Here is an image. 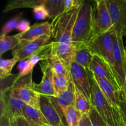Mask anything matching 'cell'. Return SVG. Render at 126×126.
<instances>
[{
    "instance_id": "6da1fadb",
    "label": "cell",
    "mask_w": 126,
    "mask_h": 126,
    "mask_svg": "<svg viewBox=\"0 0 126 126\" xmlns=\"http://www.w3.org/2000/svg\"><path fill=\"white\" fill-rule=\"evenodd\" d=\"M93 6L84 1L79 9L71 36V44L75 49L87 46L92 37Z\"/></svg>"
},
{
    "instance_id": "7a4b0ae2",
    "label": "cell",
    "mask_w": 126,
    "mask_h": 126,
    "mask_svg": "<svg viewBox=\"0 0 126 126\" xmlns=\"http://www.w3.org/2000/svg\"><path fill=\"white\" fill-rule=\"evenodd\" d=\"M79 9L70 10L52 20V41H51L58 45L72 46L71 36L73 29Z\"/></svg>"
},
{
    "instance_id": "3957f363",
    "label": "cell",
    "mask_w": 126,
    "mask_h": 126,
    "mask_svg": "<svg viewBox=\"0 0 126 126\" xmlns=\"http://www.w3.org/2000/svg\"><path fill=\"white\" fill-rule=\"evenodd\" d=\"M32 73L23 77L15 76L11 86L7 87L10 94L23 101L27 105L40 110L41 95L33 89Z\"/></svg>"
},
{
    "instance_id": "277c9868",
    "label": "cell",
    "mask_w": 126,
    "mask_h": 126,
    "mask_svg": "<svg viewBox=\"0 0 126 126\" xmlns=\"http://www.w3.org/2000/svg\"><path fill=\"white\" fill-rule=\"evenodd\" d=\"M91 82V98L92 105L104 119L109 126H119L121 115L106 98L94 80L92 73L90 74Z\"/></svg>"
},
{
    "instance_id": "5b68a950",
    "label": "cell",
    "mask_w": 126,
    "mask_h": 126,
    "mask_svg": "<svg viewBox=\"0 0 126 126\" xmlns=\"http://www.w3.org/2000/svg\"><path fill=\"white\" fill-rule=\"evenodd\" d=\"M113 32L114 29L112 28L109 32L91 39L87 45L93 55L103 59L110 66L112 70L114 65Z\"/></svg>"
},
{
    "instance_id": "8992f818",
    "label": "cell",
    "mask_w": 126,
    "mask_h": 126,
    "mask_svg": "<svg viewBox=\"0 0 126 126\" xmlns=\"http://www.w3.org/2000/svg\"><path fill=\"white\" fill-rule=\"evenodd\" d=\"M94 2L91 39L109 32L113 28L107 0H95Z\"/></svg>"
},
{
    "instance_id": "52a82bcc",
    "label": "cell",
    "mask_w": 126,
    "mask_h": 126,
    "mask_svg": "<svg viewBox=\"0 0 126 126\" xmlns=\"http://www.w3.org/2000/svg\"><path fill=\"white\" fill-rule=\"evenodd\" d=\"M113 57L114 65L113 71L121 91L126 79V55L123 43V37L113 32Z\"/></svg>"
},
{
    "instance_id": "ba28073f",
    "label": "cell",
    "mask_w": 126,
    "mask_h": 126,
    "mask_svg": "<svg viewBox=\"0 0 126 126\" xmlns=\"http://www.w3.org/2000/svg\"><path fill=\"white\" fill-rule=\"evenodd\" d=\"M51 36L44 35L33 41H20L12 50L13 58L20 62L29 59L43 47L51 42Z\"/></svg>"
},
{
    "instance_id": "9c48e42d",
    "label": "cell",
    "mask_w": 126,
    "mask_h": 126,
    "mask_svg": "<svg viewBox=\"0 0 126 126\" xmlns=\"http://www.w3.org/2000/svg\"><path fill=\"white\" fill-rule=\"evenodd\" d=\"M1 116H6L10 120L23 117V108L27 105L25 102L10 94L8 89L1 90Z\"/></svg>"
},
{
    "instance_id": "30bf717a",
    "label": "cell",
    "mask_w": 126,
    "mask_h": 126,
    "mask_svg": "<svg viewBox=\"0 0 126 126\" xmlns=\"http://www.w3.org/2000/svg\"><path fill=\"white\" fill-rule=\"evenodd\" d=\"M113 28L119 36H126V0H107Z\"/></svg>"
},
{
    "instance_id": "8fae6325",
    "label": "cell",
    "mask_w": 126,
    "mask_h": 126,
    "mask_svg": "<svg viewBox=\"0 0 126 126\" xmlns=\"http://www.w3.org/2000/svg\"><path fill=\"white\" fill-rule=\"evenodd\" d=\"M71 80L78 91L84 95L87 98H91V82L90 72L73 62L70 68Z\"/></svg>"
},
{
    "instance_id": "7c38bea8",
    "label": "cell",
    "mask_w": 126,
    "mask_h": 126,
    "mask_svg": "<svg viewBox=\"0 0 126 126\" xmlns=\"http://www.w3.org/2000/svg\"><path fill=\"white\" fill-rule=\"evenodd\" d=\"M43 76L39 84L33 83V89L41 95L47 97H57L55 91L53 81L54 71L46 61H42L40 63Z\"/></svg>"
},
{
    "instance_id": "4fadbf2b",
    "label": "cell",
    "mask_w": 126,
    "mask_h": 126,
    "mask_svg": "<svg viewBox=\"0 0 126 126\" xmlns=\"http://www.w3.org/2000/svg\"><path fill=\"white\" fill-rule=\"evenodd\" d=\"M89 71L93 75L108 81L116 88L121 91V89L117 81L111 68L99 57L94 55Z\"/></svg>"
},
{
    "instance_id": "5bb4252c",
    "label": "cell",
    "mask_w": 126,
    "mask_h": 126,
    "mask_svg": "<svg viewBox=\"0 0 126 126\" xmlns=\"http://www.w3.org/2000/svg\"><path fill=\"white\" fill-rule=\"evenodd\" d=\"M75 92H76V87L71 80L70 86L66 92L58 97H48L66 126L67 125L65 122V116H64V111L67 107L75 105Z\"/></svg>"
},
{
    "instance_id": "9a60e30c",
    "label": "cell",
    "mask_w": 126,
    "mask_h": 126,
    "mask_svg": "<svg viewBox=\"0 0 126 126\" xmlns=\"http://www.w3.org/2000/svg\"><path fill=\"white\" fill-rule=\"evenodd\" d=\"M93 77L106 98L117 110L119 111V103L123 97L122 91L116 88L107 80L100 78L95 75H93Z\"/></svg>"
},
{
    "instance_id": "2e32d148",
    "label": "cell",
    "mask_w": 126,
    "mask_h": 126,
    "mask_svg": "<svg viewBox=\"0 0 126 126\" xmlns=\"http://www.w3.org/2000/svg\"><path fill=\"white\" fill-rule=\"evenodd\" d=\"M44 35L52 37V25L48 21L36 23L31 26L27 32L19 33L16 36L20 41H33Z\"/></svg>"
},
{
    "instance_id": "e0dca14e",
    "label": "cell",
    "mask_w": 126,
    "mask_h": 126,
    "mask_svg": "<svg viewBox=\"0 0 126 126\" xmlns=\"http://www.w3.org/2000/svg\"><path fill=\"white\" fill-rule=\"evenodd\" d=\"M40 109L50 126H66L47 96L41 95Z\"/></svg>"
},
{
    "instance_id": "ac0fdd59",
    "label": "cell",
    "mask_w": 126,
    "mask_h": 126,
    "mask_svg": "<svg viewBox=\"0 0 126 126\" xmlns=\"http://www.w3.org/2000/svg\"><path fill=\"white\" fill-rule=\"evenodd\" d=\"M23 115L30 126H50L40 110L29 105L23 108Z\"/></svg>"
},
{
    "instance_id": "d6986e66",
    "label": "cell",
    "mask_w": 126,
    "mask_h": 126,
    "mask_svg": "<svg viewBox=\"0 0 126 126\" xmlns=\"http://www.w3.org/2000/svg\"><path fill=\"white\" fill-rule=\"evenodd\" d=\"M93 57V54L88 46H84L76 49L73 62L89 70Z\"/></svg>"
},
{
    "instance_id": "ffe728a7",
    "label": "cell",
    "mask_w": 126,
    "mask_h": 126,
    "mask_svg": "<svg viewBox=\"0 0 126 126\" xmlns=\"http://www.w3.org/2000/svg\"><path fill=\"white\" fill-rule=\"evenodd\" d=\"M43 4L47 10L49 17L52 20L68 12L65 9L63 0H44Z\"/></svg>"
},
{
    "instance_id": "44dd1931",
    "label": "cell",
    "mask_w": 126,
    "mask_h": 126,
    "mask_svg": "<svg viewBox=\"0 0 126 126\" xmlns=\"http://www.w3.org/2000/svg\"><path fill=\"white\" fill-rule=\"evenodd\" d=\"M50 66L54 73L60 76L65 77L68 79L71 80L70 70L66 67L62 60L55 55H52L49 59L46 60Z\"/></svg>"
},
{
    "instance_id": "7402d4cb",
    "label": "cell",
    "mask_w": 126,
    "mask_h": 126,
    "mask_svg": "<svg viewBox=\"0 0 126 126\" xmlns=\"http://www.w3.org/2000/svg\"><path fill=\"white\" fill-rule=\"evenodd\" d=\"M44 0H14L7 4L3 12H9L13 9L18 8L34 9L37 6L43 4Z\"/></svg>"
},
{
    "instance_id": "603a6c76",
    "label": "cell",
    "mask_w": 126,
    "mask_h": 126,
    "mask_svg": "<svg viewBox=\"0 0 126 126\" xmlns=\"http://www.w3.org/2000/svg\"><path fill=\"white\" fill-rule=\"evenodd\" d=\"M74 106L76 109L83 115L89 114L92 109V104L91 100L87 98L84 95L76 89Z\"/></svg>"
},
{
    "instance_id": "cb8c5ba5",
    "label": "cell",
    "mask_w": 126,
    "mask_h": 126,
    "mask_svg": "<svg viewBox=\"0 0 126 126\" xmlns=\"http://www.w3.org/2000/svg\"><path fill=\"white\" fill-rule=\"evenodd\" d=\"M82 114L74 105L67 107L64 111V116L67 126H79Z\"/></svg>"
},
{
    "instance_id": "d4e9b609",
    "label": "cell",
    "mask_w": 126,
    "mask_h": 126,
    "mask_svg": "<svg viewBox=\"0 0 126 126\" xmlns=\"http://www.w3.org/2000/svg\"><path fill=\"white\" fill-rule=\"evenodd\" d=\"M20 40L16 36L1 34L0 36V55L2 54L9 50H12L18 43Z\"/></svg>"
},
{
    "instance_id": "484cf974",
    "label": "cell",
    "mask_w": 126,
    "mask_h": 126,
    "mask_svg": "<svg viewBox=\"0 0 126 126\" xmlns=\"http://www.w3.org/2000/svg\"><path fill=\"white\" fill-rule=\"evenodd\" d=\"M18 62L17 59L12 58L11 59H0V78L1 80L6 79L12 75V70L14 66Z\"/></svg>"
},
{
    "instance_id": "4316f807",
    "label": "cell",
    "mask_w": 126,
    "mask_h": 126,
    "mask_svg": "<svg viewBox=\"0 0 126 126\" xmlns=\"http://www.w3.org/2000/svg\"><path fill=\"white\" fill-rule=\"evenodd\" d=\"M52 55V43L43 47L36 54L31 57L28 60L30 61L32 65L35 66L39 62L46 61Z\"/></svg>"
},
{
    "instance_id": "83f0119b",
    "label": "cell",
    "mask_w": 126,
    "mask_h": 126,
    "mask_svg": "<svg viewBox=\"0 0 126 126\" xmlns=\"http://www.w3.org/2000/svg\"><path fill=\"white\" fill-rule=\"evenodd\" d=\"M53 81H54V89L58 97L67 91L70 86L71 80L68 79L65 77L60 76L54 73Z\"/></svg>"
},
{
    "instance_id": "f1b7e54d",
    "label": "cell",
    "mask_w": 126,
    "mask_h": 126,
    "mask_svg": "<svg viewBox=\"0 0 126 126\" xmlns=\"http://www.w3.org/2000/svg\"><path fill=\"white\" fill-rule=\"evenodd\" d=\"M89 116L91 119L92 126H109L104 119L100 115L93 105L91 111L89 113Z\"/></svg>"
},
{
    "instance_id": "f546056e",
    "label": "cell",
    "mask_w": 126,
    "mask_h": 126,
    "mask_svg": "<svg viewBox=\"0 0 126 126\" xmlns=\"http://www.w3.org/2000/svg\"><path fill=\"white\" fill-rule=\"evenodd\" d=\"M34 67V65H32V63L28 59L20 62L18 64V66H17L18 73L17 76L20 78L28 75V74L33 72V70Z\"/></svg>"
},
{
    "instance_id": "4dcf8cb0",
    "label": "cell",
    "mask_w": 126,
    "mask_h": 126,
    "mask_svg": "<svg viewBox=\"0 0 126 126\" xmlns=\"http://www.w3.org/2000/svg\"><path fill=\"white\" fill-rule=\"evenodd\" d=\"M21 18V14L14 17L13 18L9 20L2 27V30H1V34L7 35V33L13 30L14 28H16L17 25L19 23L20 19Z\"/></svg>"
},
{
    "instance_id": "1f68e13d",
    "label": "cell",
    "mask_w": 126,
    "mask_h": 126,
    "mask_svg": "<svg viewBox=\"0 0 126 126\" xmlns=\"http://www.w3.org/2000/svg\"><path fill=\"white\" fill-rule=\"evenodd\" d=\"M33 13H34V17L37 20H44L46 19L47 17H49L47 10L43 4L33 9Z\"/></svg>"
},
{
    "instance_id": "d6a6232c",
    "label": "cell",
    "mask_w": 126,
    "mask_h": 126,
    "mask_svg": "<svg viewBox=\"0 0 126 126\" xmlns=\"http://www.w3.org/2000/svg\"><path fill=\"white\" fill-rule=\"evenodd\" d=\"M119 111L120 115L126 126V98L123 97L119 103Z\"/></svg>"
},
{
    "instance_id": "836d02e7",
    "label": "cell",
    "mask_w": 126,
    "mask_h": 126,
    "mask_svg": "<svg viewBox=\"0 0 126 126\" xmlns=\"http://www.w3.org/2000/svg\"><path fill=\"white\" fill-rule=\"evenodd\" d=\"M10 121L11 126H30L24 117H18Z\"/></svg>"
},
{
    "instance_id": "e575fe53",
    "label": "cell",
    "mask_w": 126,
    "mask_h": 126,
    "mask_svg": "<svg viewBox=\"0 0 126 126\" xmlns=\"http://www.w3.org/2000/svg\"><path fill=\"white\" fill-rule=\"evenodd\" d=\"M30 27L31 26L30 25V23L28 21L25 20H22L20 21L16 29L19 30L20 33H23V32H27V30H28Z\"/></svg>"
},
{
    "instance_id": "d590c367",
    "label": "cell",
    "mask_w": 126,
    "mask_h": 126,
    "mask_svg": "<svg viewBox=\"0 0 126 126\" xmlns=\"http://www.w3.org/2000/svg\"><path fill=\"white\" fill-rule=\"evenodd\" d=\"M79 126H92L89 114H83L82 116Z\"/></svg>"
},
{
    "instance_id": "8d00e7d4",
    "label": "cell",
    "mask_w": 126,
    "mask_h": 126,
    "mask_svg": "<svg viewBox=\"0 0 126 126\" xmlns=\"http://www.w3.org/2000/svg\"><path fill=\"white\" fill-rule=\"evenodd\" d=\"M0 126H11V121L6 116H0Z\"/></svg>"
},
{
    "instance_id": "74e56055",
    "label": "cell",
    "mask_w": 126,
    "mask_h": 126,
    "mask_svg": "<svg viewBox=\"0 0 126 126\" xmlns=\"http://www.w3.org/2000/svg\"><path fill=\"white\" fill-rule=\"evenodd\" d=\"M122 92H123V97L126 98V79L125 83H124V86H123V89H122Z\"/></svg>"
},
{
    "instance_id": "f35d334b",
    "label": "cell",
    "mask_w": 126,
    "mask_h": 126,
    "mask_svg": "<svg viewBox=\"0 0 126 126\" xmlns=\"http://www.w3.org/2000/svg\"><path fill=\"white\" fill-rule=\"evenodd\" d=\"M119 126H126L124 124V121H123V119H122L121 116V119H120V123H119Z\"/></svg>"
},
{
    "instance_id": "ab89813d",
    "label": "cell",
    "mask_w": 126,
    "mask_h": 126,
    "mask_svg": "<svg viewBox=\"0 0 126 126\" xmlns=\"http://www.w3.org/2000/svg\"><path fill=\"white\" fill-rule=\"evenodd\" d=\"M125 53H126V47H125Z\"/></svg>"
}]
</instances>
